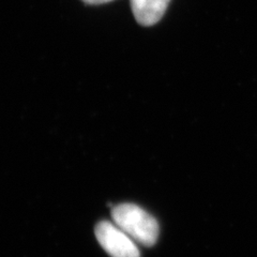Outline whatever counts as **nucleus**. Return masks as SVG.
Returning a JSON list of instances; mask_svg holds the SVG:
<instances>
[{"label": "nucleus", "instance_id": "f257e3e1", "mask_svg": "<svg viewBox=\"0 0 257 257\" xmlns=\"http://www.w3.org/2000/svg\"><path fill=\"white\" fill-rule=\"evenodd\" d=\"M112 220L119 228L130 236L135 242L143 245H154L159 237L157 220L140 206L122 204L116 206L111 212Z\"/></svg>", "mask_w": 257, "mask_h": 257}, {"label": "nucleus", "instance_id": "f03ea898", "mask_svg": "<svg viewBox=\"0 0 257 257\" xmlns=\"http://www.w3.org/2000/svg\"><path fill=\"white\" fill-rule=\"evenodd\" d=\"M96 239L111 257H140L135 241L115 223L100 222L95 227Z\"/></svg>", "mask_w": 257, "mask_h": 257}, {"label": "nucleus", "instance_id": "7ed1b4c3", "mask_svg": "<svg viewBox=\"0 0 257 257\" xmlns=\"http://www.w3.org/2000/svg\"><path fill=\"white\" fill-rule=\"evenodd\" d=\"M134 18L142 26H154L164 16L171 0H130Z\"/></svg>", "mask_w": 257, "mask_h": 257}, {"label": "nucleus", "instance_id": "20e7f679", "mask_svg": "<svg viewBox=\"0 0 257 257\" xmlns=\"http://www.w3.org/2000/svg\"><path fill=\"white\" fill-rule=\"evenodd\" d=\"M83 2L87 5H91V6H98V5H103V4H107L112 2V0H83Z\"/></svg>", "mask_w": 257, "mask_h": 257}]
</instances>
